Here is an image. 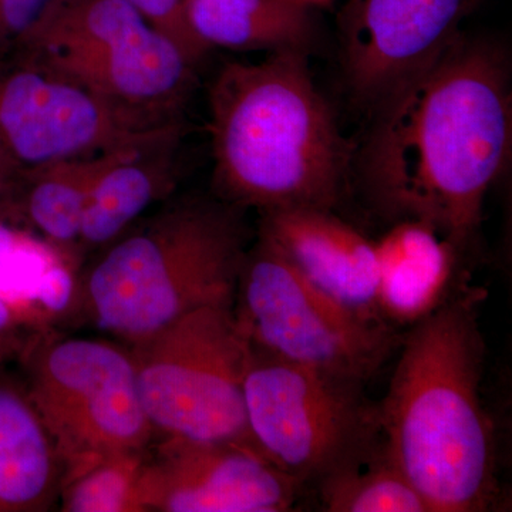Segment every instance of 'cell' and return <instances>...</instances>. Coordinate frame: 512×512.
Segmentation results:
<instances>
[{"instance_id":"cell-1","label":"cell","mask_w":512,"mask_h":512,"mask_svg":"<svg viewBox=\"0 0 512 512\" xmlns=\"http://www.w3.org/2000/svg\"><path fill=\"white\" fill-rule=\"evenodd\" d=\"M363 175L377 207L429 222L460 251L510 163L512 94L505 52L458 32L377 107Z\"/></svg>"},{"instance_id":"cell-2","label":"cell","mask_w":512,"mask_h":512,"mask_svg":"<svg viewBox=\"0 0 512 512\" xmlns=\"http://www.w3.org/2000/svg\"><path fill=\"white\" fill-rule=\"evenodd\" d=\"M477 302L476 292L448 298L412 326L377 407L387 457L430 512H484L500 498Z\"/></svg>"},{"instance_id":"cell-3","label":"cell","mask_w":512,"mask_h":512,"mask_svg":"<svg viewBox=\"0 0 512 512\" xmlns=\"http://www.w3.org/2000/svg\"><path fill=\"white\" fill-rule=\"evenodd\" d=\"M208 100L222 201L261 212L333 211L348 184L352 146L313 82L306 50L225 64Z\"/></svg>"},{"instance_id":"cell-4","label":"cell","mask_w":512,"mask_h":512,"mask_svg":"<svg viewBox=\"0 0 512 512\" xmlns=\"http://www.w3.org/2000/svg\"><path fill=\"white\" fill-rule=\"evenodd\" d=\"M241 211L185 200L134 224L79 272L69 312L131 346L197 309L234 306L248 249Z\"/></svg>"},{"instance_id":"cell-5","label":"cell","mask_w":512,"mask_h":512,"mask_svg":"<svg viewBox=\"0 0 512 512\" xmlns=\"http://www.w3.org/2000/svg\"><path fill=\"white\" fill-rule=\"evenodd\" d=\"M13 57L158 121H177L197 69L126 0H50Z\"/></svg>"},{"instance_id":"cell-6","label":"cell","mask_w":512,"mask_h":512,"mask_svg":"<svg viewBox=\"0 0 512 512\" xmlns=\"http://www.w3.org/2000/svg\"><path fill=\"white\" fill-rule=\"evenodd\" d=\"M234 315L254 348L360 384L372 379L402 342L386 320L313 285L259 232L242 261Z\"/></svg>"},{"instance_id":"cell-7","label":"cell","mask_w":512,"mask_h":512,"mask_svg":"<svg viewBox=\"0 0 512 512\" xmlns=\"http://www.w3.org/2000/svg\"><path fill=\"white\" fill-rule=\"evenodd\" d=\"M362 386L249 345L244 402L252 447L301 487L365 463L382 430Z\"/></svg>"},{"instance_id":"cell-8","label":"cell","mask_w":512,"mask_h":512,"mask_svg":"<svg viewBox=\"0 0 512 512\" xmlns=\"http://www.w3.org/2000/svg\"><path fill=\"white\" fill-rule=\"evenodd\" d=\"M19 359L63 476L99 458L153 446L156 434L128 346L110 338H64L45 329L32 336Z\"/></svg>"},{"instance_id":"cell-9","label":"cell","mask_w":512,"mask_h":512,"mask_svg":"<svg viewBox=\"0 0 512 512\" xmlns=\"http://www.w3.org/2000/svg\"><path fill=\"white\" fill-rule=\"evenodd\" d=\"M128 349L156 439L251 444L244 402L249 343L234 306L197 309Z\"/></svg>"},{"instance_id":"cell-10","label":"cell","mask_w":512,"mask_h":512,"mask_svg":"<svg viewBox=\"0 0 512 512\" xmlns=\"http://www.w3.org/2000/svg\"><path fill=\"white\" fill-rule=\"evenodd\" d=\"M180 128L121 109L39 64L0 59V156L16 177L67 158L154 143Z\"/></svg>"},{"instance_id":"cell-11","label":"cell","mask_w":512,"mask_h":512,"mask_svg":"<svg viewBox=\"0 0 512 512\" xmlns=\"http://www.w3.org/2000/svg\"><path fill=\"white\" fill-rule=\"evenodd\" d=\"M302 487L249 443L158 439L143 483L144 512L292 511Z\"/></svg>"},{"instance_id":"cell-12","label":"cell","mask_w":512,"mask_h":512,"mask_svg":"<svg viewBox=\"0 0 512 512\" xmlns=\"http://www.w3.org/2000/svg\"><path fill=\"white\" fill-rule=\"evenodd\" d=\"M468 0H353L342 53L353 93L377 107L456 37Z\"/></svg>"},{"instance_id":"cell-13","label":"cell","mask_w":512,"mask_h":512,"mask_svg":"<svg viewBox=\"0 0 512 512\" xmlns=\"http://www.w3.org/2000/svg\"><path fill=\"white\" fill-rule=\"evenodd\" d=\"M261 215L259 234L313 285L356 311L382 318L375 301V242L330 210L284 208Z\"/></svg>"},{"instance_id":"cell-14","label":"cell","mask_w":512,"mask_h":512,"mask_svg":"<svg viewBox=\"0 0 512 512\" xmlns=\"http://www.w3.org/2000/svg\"><path fill=\"white\" fill-rule=\"evenodd\" d=\"M375 251L376 309L390 325H416L450 298L458 249L429 222L397 221Z\"/></svg>"},{"instance_id":"cell-15","label":"cell","mask_w":512,"mask_h":512,"mask_svg":"<svg viewBox=\"0 0 512 512\" xmlns=\"http://www.w3.org/2000/svg\"><path fill=\"white\" fill-rule=\"evenodd\" d=\"M63 464L22 377L0 366V512L59 507Z\"/></svg>"},{"instance_id":"cell-16","label":"cell","mask_w":512,"mask_h":512,"mask_svg":"<svg viewBox=\"0 0 512 512\" xmlns=\"http://www.w3.org/2000/svg\"><path fill=\"white\" fill-rule=\"evenodd\" d=\"M180 134L128 147L94 183L79 238V258L96 254L137 224L175 184L174 151Z\"/></svg>"},{"instance_id":"cell-17","label":"cell","mask_w":512,"mask_h":512,"mask_svg":"<svg viewBox=\"0 0 512 512\" xmlns=\"http://www.w3.org/2000/svg\"><path fill=\"white\" fill-rule=\"evenodd\" d=\"M126 148L67 158L19 175L13 181L5 215L25 222L37 238L59 251L76 268L90 192L104 168Z\"/></svg>"},{"instance_id":"cell-18","label":"cell","mask_w":512,"mask_h":512,"mask_svg":"<svg viewBox=\"0 0 512 512\" xmlns=\"http://www.w3.org/2000/svg\"><path fill=\"white\" fill-rule=\"evenodd\" d=\"M195 36L210 49L308 52L315 32L311 6L293 0H184Z\"/></svg>"},{"instance_id":"cell-19","label":"cell","mask_w":512,"mask_h":512,"mask_svg":"<svg viewBox=\"0 0 512 512\" xmlns=\"http://www.w3.org/2000/svg\"><path fill=\"white\" fill-rule=\"evenodd\" d=\"M319 491L329 512H430L409 478L387 457L383 441L382 451L326 478Z\"/></svg>"},{"instance_id":"cell-20","label":"cell","mask_w":512,"mask_h":512,"mask_svg":"<svg viewBox=\"0 0 512 512\" xmlns=\"http://www.w3.org/2000/svg\"><path fill=\"white\" fill-rule=\"evenodd\" d=\"M151 447L114 454L64 474L59 507L63 512H144L141 483Z\"/></svg>"},{"instance_id":"cell-21","label":"cell","mask_w":512,"mask_h":512,"mask_svg":"<svg viewBox=\"0 0 512 512\" xmlns=\"http://www.w3.org/2000/svg\"><path fill=\"white\" fill-rule=\"evenodd\" d=\"M168 39L183 50L195 67L211 52L195 36L185 15L184 0H126Z\"/></svg>"},{"instance_id":"cell-22","label":"cell","mask_w":512,"mask_h":512,"mask_svg":"<svg viewBox=\"0 0 512 512\" xmlns=\"http://www.w3.org/2000/svg\"><path fill=\"white\" fill-rule=\"evenodd\" d=\"M45 329L35 315L0 293V366L13 357L19 359L32 336Z\"/></svg>"},{"instance_id":"cell-23","label":"cell","mask_w":512,"mask_h":512,"mask_svg":"<svg viewBox=\"0 0 512 512\" xmlns=\"http://www.w3.org/2000/svg\"><path fill=\"white\" fill-rule=\"evenodd\" d=\"M50 0H0V59L13 57Z\"/></svg>"},{"instance_id":"cell-24","label":"cell","mask_w":512,"mask_h":512,"mask_svg":"<svg viewBox=\"0 0 512 512\" xmlns=\"http://www.w3.org/2000/svg\"><path fill=\"white\" fill-rule=\"evenodd\" d=\"M16 175L13 173L12 168L0 156V220L5 215L6 202H8L10 190H12L13 181Z\"/></svg>"},{"instance_id":"cell-25","label":"cell","mask_w":512,"mask_h":512,"mask_svg":"<svg viewBox=\"0 0 512 512\" xmlns=\"http://www.w3.org/2000/svg\"><path fill=\"white\" fill-rule=\"evenodd\" d=\"M293 2L303 3L311 8H326V6L332 5L333 0H293Z\"/></svg>"}]
</instances>
